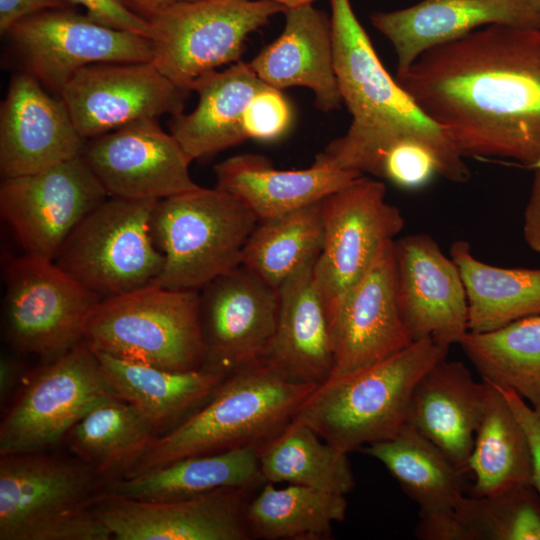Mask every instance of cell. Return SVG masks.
Masks as SVG:
<instances>
[{"instance_id":"6da1fadb","label":"cell","mask_w":540,"mask_h":540,"mask_svg":"<svg viewBox=\"0 0 540 540\" xmlns=\"http://www.w3.org/2000/svg\"><path fill=\"white\" fill-rule=\"evenodd\" d=\"M395 78L464 157L540 158V28H480Z\"/></svg>"},{"instance_id":"7a4b0ae2","label":"cell","mask_w":540,"mask_h":540,"mask_svg":"<svg viewBox=\"0 0 540 540\" xmlns=\"http://www.w3.org/2000/svg\"><path fill=\"white\" fill-rule=\"evenodd\" d=\"M317 386L296 382L262 359L227 376L202 408L155 439L122 476L182 458L260 447L293 420Z\"/></svg>"},{"instance_id":"3957f363","label":"cell","mask_w":540,"mask_h":540,"mask_svg":"<svg viewBox=\"0 0 540 540\" xmlns=\"http://www.w3.org/2000/svg\"><path fill=\"white\" fill-rule=\"evenodd\" d=\"M448 350L431 338H422L362 370L330 378L315 388L293 420L348 455L389 440L406 424L417 382L446 358Z\"/></svg>"},{"instance_id":"277c9868","label":"cell","mask_w":540,"mask_h":540,"mask_svg":"<svg viewBox=\"0 0 540 540\" xmlns=\"http://www.w3.org/2000/svg\"><path fill=\"white\" fill-rule=\"evenodd\" d=\"M99 474L42 452L0 455V540H108L92 509Z\"/></svg>"},{"instance_id":"5b68a950","label":"cell","mask_w":540,"mask_h":540,"mask_svg":"<svg viewBox=\"0 0 540 540\" xmlns=\"http://www.w3.org/2000/svg\"><path fill=\"white\" fill-rule=\"evenodd\" d=\"M257 223L247 206L217 187L199 186L159 200L151 229L164 263L154 284L200 291L242 264L244 247Z\"/></svg>"},{"instance_id":"8992f818","label":"cell","mask_w":540,"mask_h":540,"mask_svg":"<svg viewBox=\"0 0 540 540\" xmlns=\"http://www.w3.org/2000/svg\"><path fill=\"white\" fill-rule=\"evenodd\" d=\"M84 340L96 352L175 371L201 368L200 292L149 284L102 299Z\"/></svg>"},{"instance_id":"52a82bcc","label":"cell","mask_w":540,"mask_h":540,"mask_svg":"<svg viewBox=\"0 0 540 540\" xmlns=\"http://www.w3.org/2000/svg\"><path fill=\"white\" fill-rule=\"evenodd\" d=\"M158 201L109 196L72 230L54 263L102 299L154 283L164 263L151 229Z\"/></svg>"},{"instance_id":"ba28073f","label":"cell","mask_w":540,"mask_h":540,"mask_svg":"<svg viewBox=\"0 0 540 540\" xmlns=\"http://www.w3.org/2000/svg\"><path fill=\"white\" fill-rule=\"evenodd\" d=\"M330 8L335 73L352 116L342 136L352 141L405 134L450 140L388 73L350 0H330Z\"/></svg>"},{"instance_id":"9c48e42d","label":"cell","mask_w":540,"mask_h":540,"mask_svg":"<svg viewBox=\"0 0 540 540\" xmlns=\"http://www.w3.org/2000/svg\"><path fill=\"white\" fill-rule=\"evenodd\" d=\"M286 10L265 0L178 3L150 21L151 63L190 91L200 76L240 61L247 37Z\"/></svg>"},{"instance_id":"30bf717a","label":"cell","mask_w":540,"mask_h":540,"mask_svg":"<svg viewBox=\"0 0 540 540\" xmlns=\"http://www.w3.org/2000/svg\"><path fill=\"white\" fill-rule=\"evenodd\" d=\"M3 281L7 339L46 362L84 340L87 320L102 300L53 260L25 253L5 264Z\"/></svg>"},{"instance_id":"8fae6325","label":"cell","mask_w":540,"mask_h":540,"mask_svg":"<svg viewBox=\"0 0 540 540\" xmlns=\"http://www.w3.org/2000/svg\"><path fill=\"white\" fill-rule=\"evenodd\" d=\"M386 191L383 181L363 175L321 201L323 245L313 278L329 321L404 228V217L386 200Z\"/></svg>"},{"instance_id":"7c38bea8","label":"cell","mask_w":540,"mask_h":540,"mask_svg":"<svg viewBox=\"0 0 540 540\" xmlns=\"http://www.w3.org/2000/svg\"><path fill=\"white\" fill-rule=\"evenodd\" d=\"M2 36L20 71L58 97L85 66L150 62L153 56L149 38L100 24L73 7L24 18Z\"/></svg>"},{"instance_id":"4fadbf2b","label":"cell","mask_w":540,"mask_h":540,"mask_svg":"<svg viewBox=\"0 0 540 540\" xmlns=\"http://www.w3.org/2000/svg\"><path fill=\"white\" fill-rule=\"evenodd\" d=\"M116 395L85 340L47 362L0 425V455L42 452L65 438L99 399ZM117 396V395H116Z\"/></svg>"},{"instance_id":"5bb4252c","label":"cell","mask_w":540,"mask_h":540,"mask_svg":"<svg viewBox=\"0 0 540 540\" xmlns=\"http://www.w3.org/2000/svg\"><path fill=\"white\" fill-rule=\"evenodd\" d=\"M109 196L82 155L0 184V215L25 254L53 260L72 230Z\"/></svg>"},{"instance_id":"9a60e30c","label":"cell","mask_w":540,"mask_h":540,"mask_svg":"<svg viewBox=\"0 0 540 540\" xmlns=\"http://www.w3.org/2000/svg\"><path fill=\"white\" fill-rule=\"evenodd\" d=\"M189 92L151 61L98 63L78 70L60 97L78 133L89 140L138 120L179 115Z\"/></svg>"},{"instance_id":"2e32d148","label":"cell","mask_w":540,"mask_h":540,"mask_svg":"<svg viewBox=\"0 0 540 540\" xmlns=\"http://www.w3.org/2000/svg\"><path fill=\"white\" fill-rule=\"evenodd\" d=\"M252 490L222 488L172 501L106 491L95 497L92 509L116 540H248L245 510Z\"/></svg>"},{"instance_id":"e0dca14e","label":"cell","mask_w":540,"mask_h":540,"mask_svg":"<svg viewBox=\"0 0 540 540\" xmlns=\"http://www.w3.org/2000/svg\"><path fill=\"white\" fill-rule=\"evenodd\" d=\"M199 292L202 367L229 376L262 360L276 328L278 291L241 264Z\"/></svg>"},{"instance_id":"ac0fdd59","label":"cell","mask_w":540,"mask_h":540,"mask_svg":"<svg viewBox=\"0 0 540 540\" xmlns=\"http://www.w3.org/2000/svg\"><path fill=\"white\" fill-rule=\"evenodd\" d=\"M82 156L110 197L162 200L199 187L190 175L192 160L157 119L89 139Z\"/></svg>"},{"instance_id":"d6986e66","label":"cell","mask_w":540,"mask_h":540,"mask_svg":"<svg viewBox=\"0 0 540 540\" xmlns=\"http://www.w3.org/2000/svg\"><path fill=\"white\" fill-rule=\"evenodd\" d=\"M399 311L412 340L450 347L468 331V303L459 269L426 233L394 240Z\"/></svg>"},{"instance_id":"ffe728a7","label":"cell","mask_w":540,"mask_h":540,"mask_svg":"<svg viewBox=\"0 0 540 540\" xmlns=\"http://www.w3.org/2000/svg\"><path fill=\"white\" fill-rule=\"evenodd\" d=\"M393 244L386 245L330 320L333 369L329 379L362 370L413 342L397 302Z\"/></svg>"},{"instance_id":"44dd1931","label":"cell","mask_w":540,"mask_h":540,"mask_svg":"<svg viewBox=\"0 0 540 540\" xmlns=\"http://www.w3.org/2000/svg\"><path fill=\"white\" fill-rule=\"evenodd\" d=\"M86 141L61 97L33 77H11L0 106L2 178L35 174L82 155Z\"/></svg>"},{"instance_id":"7402d4cb","label":"cell","mask_w":540,"mask_h":540,"mask_svg":"<svg viewBox=\"0 0 540 540\" xmlns=\"http://www.w3.org/2000/svg\"><path fill=\"white\" fill-rule=\"evenodd\" d=\"M370 21L392 44L397 73L428 50L489 25L540 28V11L531 0H422Z\"/></svg>"},{"instance_id":"603a6c76","label":"cell","mask_w":540,"mask_h":540,"mask_svg":"<svg viewBox=\"0 0 540 540\" xmlns=\"http://www.w3.org/2000/svg\"><path fill=\"white\" fill-rule=\"evenodd\" d=\"M283 14V31L249 65L274 88L310 89L315 106L323 112L339 108L343 102L334 67L330 17L313 4L289 8Z\"/></svg>"},{"instance_id":"cb8c5ba5","label":"cell","mask_w":540,"mask_h":540,"mask_svg":"<svg viewBox=\"0 0 540 540\" xmlns=\"http://www.w3.org/2000/svg\"><path fill=\"white\" fill-rule=\"evenodd\" d=\"M487 391L486 381H475L463 363L445 358L417 382L406 424L468 470Z\"/></svg>"},{"instance_id":"d4e9b609","label":"cell","mask_w":540,"mask_h":540,"mask_svg":"<svg viewBox=\"0 0 540 540\" xmlns=\"http://www.w3.org/2000/svg\"><path fill=\"white\" fill-rule=\"evenodd\" d=\"M464 156L450 140L399 135L353 142L341 136L315 157L314 163L369 174L405 190H417L436 176L455 183L469 180Z\"/></svg>"},{"instance_id":"484cf974","label":"cell","mask_w":540,"mask_h":540,"mask_svg":"<svg viewBox=\"0 0 540 540\" xmlns=\"http://www.w3.org/2000/svg\"><path fill=\"white\" fill-rule=\"evenodd\" d=\"M216 187L241 201L258 221L322 201L362 174L314 163L306 169H276L261 154L244 153L214 166Z\"/></svg>"},{"instance_id":"4316f807","label":"cell","mask_w":540,"mask_h":540,"mask_svg":"<svg viewBox=\"0 0 540 540\" xmlns=\"http://www.w3.org/2000/svg\"><path fill=\"white\" fill-rule=\"evenodd\" d=\"M314 262L278 290L276 328L263 359L296 382L319 386L332 373L333 342L327 310L313 278Z\"/></svg>"},{"instance_id":"83f0119b","label":"cell","mask_w":540,"mask_h":540,"mask_svg":"<svg viewBox=\"0 0 540 540\" xmlns=\"http://www.w3.org/2000/svg\"><path fill=\"white\" fill-rule=\"evenodd\" d=\"M265 84L241 60L200 76L190 86L198 94L197 106L189 114L173 116L170 133L192 161L245 141V108Z\"/></svg>"},{"instance_id":"f1b7e54d","label":"cell","mask_w":540,"mask_h":540,"mask_svg":"<svg viewBox=\"0 0 540 540\" xmlns=\"http://www.w3.org/2000/svg\"><path fill=\"white\" fill-rule=\"evenodd\" d=\"M113 392L153 426L164 429L209 399L227 377L204 367L175 371L96 352Z\"/></svg>"},{"instance_id":"f546056e","label":"cell","mask_w":540,"mask_h":540,"mask_svg":"<svg viewBox=\"0 0 540 540\" xmlns=\"http://www.w3.org/2000/svg\"><path fill=\"white\" fill-rule=\"evenodd\" d=\"M265 483L258 447L191 456L112 482L107 492L145 501H172L232 487Z\"/></svg>"},{"instance_id":"4dcf8cb0","label":"cell","mask_w":540,"mask_h":540,"mask_svg":"<svg viewBox=\"0 0 540 540\" xmlns=\"http://www.w3.org/2000/svg\"><path fill=\"white\" fill-rule=\"evenodd\" d=\"M362 451L385 466L419 512L452 510L469 489V471L407 424L395 437Z\"/></svg>"},{"instance_id":"1f68e13d","label":"cell","mask_w":540,"mask_h":540,"mask_svg":"<svg viewBox=\"0 0 540 540\" xmlns=\"http://www.w3.org/2000/svg\"><path fill=\"white\" fill-rule=\"evenodd\" d=\"M450 257L467 296L468 331L484 332L540 314V268H505L476 258L471 245L456 240Z\"/></svg>"},{"instance_id":"d6a6232c","label":"cell","mask_w":540,"mask_h":540,"mask_svg":"<svg viewBox=\"0 0 540 540\" xmlns=\"http://www.w3.org/2000/svg\"><path fill=\"white\" fill-rule=\"evenodd\" d=\"M156 430L116 395L96 401L66 435L69 449L99 475L125 474L155 439Z\"/></svg>"},{"instance_id":"836d02e7","label":"cell","mask_w":540,"mask_h":540,"mask_svg":"<svg viewBox=\"0 0 540 540\" xmlns=\"http://www.w3.org/2000/svg\"><path fill=\"white\" fill-rule=\"evenodd\" d=\"M467 468L474 478L470 495L532 484V456L526 433L500 389L490 383Z\"/></svg>"},{"instance_id":"e575fe53","label":"cell","mask_w":540,"mask_h":540,"mask_svg":"<svg viewBox=\"0 0 540 540\" xmlns=\"http://www.w3.org/2000/svg\"><path fill=\"white\" fill-rule=\"evenodd\" d=\"M346 511L345 495L294 484L275 488L265 482L249 499L245 516L252 538L326 540Z\"/></svg>"},{"instance_id":"d590c367","label":"cell","mask_w":540,"mask_h":540,"mask_svg":"<svg viewBox=\"0 0 540 540\" xmlns=\"http://www.w3.org/2000/svg\"><path fill=\"white\" fill-rule=\"evenodd\" d=\"M458 344L483 381L540 406V314L490 331H467Z\"/></svg>"},{"instance_id":"8d00e7d4","label":"cell","mask_w":540,"mask_h":540,"mask_svg":"<svg viewBox=\"0 0 540 540\" xmlns=\"http://www.w3.org/2000/svg\"><path fill=\"white\" fill-rule=\"evenodd\" d=\"M265 482L288 483L347 495L355 486L348 454L321 439L311 428L292 420L258 448Z\"/></svg>"},{"instance_id":"74e56055","label":"cell","mask_w":540,"mask_h":540,"mask_svg":"<svg viewBox=\"0 0 540 540\" xmlns=\"http://www.w3.org/2000/svg\"><path fill=\"white\" fill-rule=\"evenodd\" d=\"M323 233L321 201L258 221L244 247L242 265L278 291L317 259Z\"/></svg>"},{"instance_id":"f35d334b","label":"cell","mask_w":540,"mask_h":540,"mask_svg":"<svg viewBox=\"0 0 540 540\" xmlns=\"http://www.w3.org/2000/svg\"><path fill=\"white\" fill-rule=\"evenodd\" d=\"M454 512L468 540H540V495L532 484L465 494Z\"/></svg>"},{"instance_id":"ab89813d","label":"cell","mask_w":540,"mask_h":540,"mask_svg":"<svg viewBox=\"0 0 540 540\" xmlns=\"http://www.w3.org/2000/svg\"><path fill=\"white\" fill-rule=\"evenodd\" d=\"M292 119V107L282 90L265 84L245 108L244 135L246 140L274 141L289 130Z\"/></svg>"},{"instance_id":"60d3db41","label":"cell","mask_w":540,"mask_h":540,"mask_svg":"<svg viewBox=\"0 0 540 540\" xmlns=\"http://www.w3.org/2000/svg\"><path fill=\"white\" fill-rule=\"evenodd\" d=\"M81 5L92 20L120 30L133 32L149 38L150 22L137 16L118 0H68Z\"/></svg>"},{"instance_id":"b9f144b4","label":"cell","mask_w":540,"mask_h":540,"mask_svg":"<svg viewBox=\"0 0 540 540\" xmlns=\"http://www.w3.org/2000/svg\"><path fill=\"white\" fill-rule=\"evenodd\" d=\"M498 388L522 425L528 438L532 456V485L540 495V406H531L510 389Z\"/></svg>"},{"instance_id":"7bdbcfd3","label":"cell","mask_w":540,"mask_h":540,"mask_svg":"<svg viewBox=\"0 0 540 540\" xmlns=\"http://www.w3.org/2000/svg\"><path fill=\"white\" fill-rule=\"evenodd\" d=\"M415 537L421 540H468L454 509L419 512Z\"/></svg>"},{"instance_id":"ee69618b","label":"cell","mask_w":540,"mask_h":540,"mask_svg":"<svg viewBox=\"0 0 540 540\" xmlns=\"http://www.w3.org/2000/svg\"><path fill=\"white\" fill-rule=\"evenodd\" d=\"M73 6L68 0H0V33L4 35L18 21L42 11Z\"/></svg>"},{"instance_id":"f6af8a7d","label":"cell","mask_w":540,"mask_h":540,"mask_svg":"<svg viewBox=\"0 0 540 540\" xmlns=\"http://www.w3.org/2000/svg\"><path fill=\"white\" fill-rule=\"evenodd\" d=\"M523 217L524 239L533 251L540 254V169L534 170L531 191Z\"/></svg>"},{"instance_id":"bcb514c9","label":"cell","mask_w":540,"mask_h":540,"mask_svg":"<svg viewBox=\"0 0 540 540\" xmlns=\"http://www.w3.org/2000/svg\"><path fill=\"white\" fill-rule=\"evenodd\" d=\"M132 13L151 21L169 7L192 0H118Z\"/></svg>"},{"instance_id":"7dc6e473","label":"cell","mask_w":540,"mask_h":540,"mask_svg":"<svg viewBox=\"0 0 540 540\" xmlns=\"http://www.w3.org/2000/svg\"><path fill=\"white\" fill-rule=\"evenodd\" d=\"M19 377V366L7 357L1 358L0 366V394L3 401L16 385Z\"/></svg>"},{"instance_id":"c3c4849f","label":"cell","mask_w":540,"mask_h":540,"mask_svg":"<svg viewBox=\"0 0 540 540\" xmlns=\"http://www.w3.org/2000/svg\"><path fill=\"white\" fill-rule=\"evenodd\" d=\"M284 6L286 9L313 4L315 0H265Z\"/></svg>"},{"instance_id":"681fc988","label":"cell","mask_w":540,"mask_h":540,"mask_svg":"<svg viewBox=\"0 0 540 540\" xmlns=\"http://www.w3.org/2000/svg\"><path fill=\"white\" fill-rule=\"evenodd\" d=\"M529 169L531 170L540 169V158Z\"/></svg>"},{"instance_id":"f907efd6","label":"cell","mask_w":540,"mask_h":540,"mask_svg":"<svg viewBox=\"0 0 540 540\" xmlns=\"http://www.w3.org/2000/svg\"><path fill=\"white\" fill-rule=\"evenodd\" d=\"M531 2L540 11V0H531Z\"/></svg>"}]
</instances>
